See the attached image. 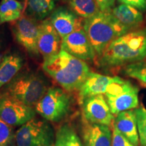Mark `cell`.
<instances>
[{
	"mask_svg": "<svg viewBox=\"0 0 146 146\" xmlns=\"http://www.w3.org/2000/svg\"><path fill=\"white\" fill-rule=\"evenodd\" d=\"M146 58V27L127 33L114 40L100 57V64L116 68Z\"/></svg>",
	"mask_w": 146,
	"mask_h": 146,
	"instance_id": "obj_1",
	"label": "cell"
},
{
	"mask_svg": "<svg viewBox=\"0 0 146 146\" xmlns=\"http://www.w3.org/2000/svg\"><path fill=\"white\" fill-rule=\"evenodd\" d=\"M43 68L60 86L68 91L79 90L91 72L84 60L61 50L44 60Z\"/></svg>",
	"mask_w": 146,
	"mask_h": 146,
	"instance_id": "obj_2",
	"label": "cell"
},
{
	"mask_svg": "<svg viewBox=\"0 0 146 146\" xmlns=\"http://www.w3.org/2000/svg\"><path fill=\"white\" fill-rule=\"evenodd\" d=\"M111 11H100L84 21V30L95 53L99 57L114 40L129 31L114 17Z\"/></svg>",
	"mask_w": 146,
	"mask_h": 146,
	"instance_id": "obj_3",
	"label": "cell"
},
{
	"mask_svg": "<svg viewBox=\"0 0 146 146\" xmlns=\"http://www.w3.org/2000/svg\"><path fill=\"white\" fill-rule=\"evenodd\" d=\"M48 89L46 82L41 76L30 72L16 75L1 92L33 108Z\"/></svg>",
	"mask_w": 146,
	"mask_h": 146,
	"instance_id": "obj_4",
	"label": "cell"
},
{
	"mask_svg": "<svg viewBox=\"0 0 146 146\" xmlns=\"http://www.w3.org/2000/svg\"><path fill=\"white\" fill-rule=\"evenodd\" d=\"M139 88L129 81L115 76L108 87L104 96L114 115L139 106Z\"/></svg>",
	"mask_w": 146,
	"mask_h": 146,
	"instance_id": "obj_5",
	"label": "cell"
},
{
	"mask_svg": "<svg viewBox=\"0 0 146 146\" xmlns=\"http://www.w3.org/2000/svg\"><path fill=\"white\" fill-rule=\"evenodd\" d=\"M54 142V129L45 119L34 117L15 133L16 146H52Z\"/></svg>",
	"mask_w": 146,
	"mask_h": 146,
	"instance_id": "obj_6",
	"label": "cell"
},
{
	"mask_svg": "<svg viewBox=\"0 0 146 146\" xmlns=\"http://www.w3.org/2000/svg\"><path fill=\"white\" fill-rule=\"evenodd\" d=\"M35 107L36 112L44 119L58 123L66 117L70 112V96L63 89L50 87Z\"/></svg>",
	"mask_w": 146,
	"mask_h": 146,
	"instance_id": "obj_7",
	"label": "cell"
},
{
	"mask_svg": "<svg viewBox=\"0 0 146 146\" xmlns=\"http://www.w3.org/2000/svg\"><path fill=\"white\" fill-rule=\"evenodd\" d=\"M35 110L0 92V118L12 127L23 125L35 116Z\"/></svg>",
	"mask_w": 146,
	"mask_h": 146,
	"instance_id": "obj_8",
	"label": "cell"
},
{
	"mask_svg": "<svg viewBox=\"0 0 146 146\" xmlns=\"http://www.w3.org/2000/svg\"><path fill=\"white\" fill-rule=\"evenodd\" d=\"M81 102L83 115L88 123L110 127L114 120V114L103 94L89 97Z\"/></svg>",
	"mask_w": 146,
	"mask_h": 146,
	"instance_id": "obj_9",
	"label": "cell"
},
{
	"mask_svg": "<svg viewBox=\"0 0 146 146\" xmlns=\"http://www.w3.org/2000/svg\"><path fill=\"white\" fill-rule=\"evenodd\" d=\"M36 20L29 17H22L18 20L14 28L16 41L29 53L34 56L40 54L38 49V39L40 24Z\"/></svg>",
	"mask_w": 146,
	"mask_h": 146,
	"instance_id": "obj_10",
	"label": "cell"
},
{
	"mask_svg": "<svg viewBox=\"0 0 146 146\" xmlns=\"http://www.w3.org/2000/svg\"><path fill=\"white\" fill-rule=\"evenodd\" d=\"M61 50L84 61L96 58V53L83 28L79 29L62 39Z\"/></svg>",
	"mask_w": 146,
	"mask_h": 146,
	"instance_id": "obj_11",
	"label": "cell"
},
{
	"mask_svg": "<svg viewBox=\"0 0 146 146\" xmlns=\"http://www.w3.org/2000/svg\"><path fill=\"white\" fill-rule=\"evenodd\" d=\"M62 39L50 19L45 20L39 25L38 49L44 60L58 54L61 48Z\"/></svg>",
	"mask_w": 146,
	"mask_h": 146,
	"instance_id": "obj_12",
	"label": "cell"
},
{
	"mask_svg": "<svg viewBox=\"0 0 146 146\" xmlns=\"http://www.w3.org/2000/svg\"><path fill=\"white\" fill-rule=\"evenodd\" d=\"M50 20L62 39L78 29L83 28L85 21L72 10L64 8L54 11Z\"/></svg>",
	"mask_w": 146,
	"mask_h": 146,
	"instance_id": "obj_13",
	"label": "cell"
},
{
	"mask_svg": "<svg viewBox=\"0 0 146 146\" xmlns=\"http://www.w3.org/2000/svg\"><path fill=\"white\" fill-rule=\"evenodd\" d=\"M83 146H112V134L110 127L86 121L83 128Z\"/></svg>",
	"mask_w": 146,
	"mask_h": 146,
	"instance_id": "obj_14",
	"label": "cell"
},
{
	"mask_svg": "<svg viewBox=\"0 0 146 146\" xmlns=\"http://www.w3.org/2000/svg\"><path fill=\"white\" fill-rule=\"evenodd\" d=\"M114 79L115 76L112 77L91 72L79 89L81 101L89 97L104 94L108 87Z\"/></svg>",
	"mask_w": 146,
	"mask_h": 146,
	"instance_id": "obj_15",
	"label": "cell"
},
{
	"mask_svg": "<svg viewBox=\"0 0 146 146\" xmlns=\"http://www.w3.org/2000/svg\"><path fill=\"white\" fill-rule=\"evenodd\" d=\"M114 127L133 145H139V138L134 110L123 111L116 115L114 120Z\"/></svg>",
	"mask_w": 146,
	"mask_h": 146,
	"instance_id": "obj_16",
	"label": "cell"
},
{
	"mask_svg": "<svg viewBox=\"0 0 146 146\" xmlns=\"http://www.w3.org/2000/svg\"><path fill=\"white\" fill-rule=\"evenodd\" d=\"M112 13L129 31L139 27L143 23L142 13L137 9L127 4H120L112 10Z\"/></svg>",
	"mask_w": 146,
	"mask_h": 146,
	"instance_id": "obj_17",
	"label": "cell"
},
{
	"mask_svg": "<svg viewBox=\"0 0 146 146\" xmlns=\"http://www.w3.org/2000/svg\"><path fill=\"white\" fill-rule=\"evenodd\" d=\"M23 66V58L17 54L3 56L0 62V89L8 84L17 75Z\"/></svg>",
	"mask_w": 146,
	"mask_h": 146,
	"instance_id": "obj_18",
	"label": "cell"
},
{
	"mask_svg": "<svg viewBox=\"0 0 146 146\" xmlns=\"http://www.w3.org/2000/svg\"><path fill=\"white\" fill-rule=\"evenodd\" d=\"M58 0H27V12L30 18L42 20L53 12Z\"/></svg>",
	"mask_w": 146,
	"mask_h": 146,
	"instance_id": "obj_19",
	"label": "cell"
},
{
	"mask_svg": "<svg viewBox=\"0 0 146 146\" xmlns=\"http://www.w3.org/2000/svg\"><path fill=\"white\" fill-rule=\"evenodd\" d=\"M23 3L17 0H2L0 3V25L18 21L21 17Z\"/></svg>",
	"mask_w": 146,
	"mask_h": 146,
	"instance_id": "obj_20",
	"label": "cell"
},
{
	"mask_svg": "<svg viewBox=\"0 0 146 146\" xmlns=\"http://www.w3.org/2000/svg\"><path fill=\"white\" fill-rule=\"evenodd\" d=\"M55 146H83L81 139L72 126H60L55 135Z\"/></svg>",
	"mask_w": 146,
	"mask_h": 146,
	"instance_id": "obj_21",
	"label": "cell"
},
{
	"mask_svg": "<svg viewBox=\"0 0 146 146\" xmlns=\"http://www.w3.org/2000/svg\"><path fill=\"white\" fill-rule=\"evenodd\" d=\"M70 10L83 19L94 16L100 12L95 0H65Z\"/></svg>",
	"mask_w": 146,
	"mask_h": 146,
	"instance_id": "obj_22",
	"label": "cell"
},
{
	"mask_svg": "<svg viewBox=\"0 0 146 146\" xmlns=\"http://www.w3.org/2000/svg\"><path fill=\"white\" fill-rule=\"evenodd\" d=\"M123 72L125 75L135 78L146 86V59L125 66Z\"/></svg>",
	"mask_w": 146,
	"mask_h": 146,
	"instance_id": "obj_23",
	"label": "cell"
},
{
	"mask_svg": "<svg viewBox=\"0 0 146 146\" xmlns=\"http://www.w3.org/2000/svg\"><path fill=\"white\" fill-rule=\"evenodd\" d=\"M141 146H146V109L143 107L134 110Z\"/></svg>",
	"mask_w": 146,
	"mask_h": 146,
	"instance_id": "obj_24",
	"label": "cell"
},
{
	"mask_svg": "<svg viewBox=\"0 0 146 146\" xmlns=\"http://www.w3.org/2000/svg\"><path fill=\"white\" fill-rule=\"evenodd\" d=\"M15 145V133L12 126L0 118V146Z\"/></svg>",
	"mask_w": 146,
	"mask_h": 146,
	"instance_id": "obj_25",
	"label": "cell"
},
{
	"mask_svg": "<svg viewBox=\"0 0 146 146\" xmlns=\"http://www.w3.org/2000/svg\"><path fill=\"white\" fill-rule=\"evenodd\" d=\"M112 146H136L129 141L116 127H113Z\"/></svg>",
	"mask_w": 146,
	"mask_h": 146,
	"instance_id": "obj_26",
	"label": "cell"
},
{
	"mask_svg": "<svg viewBox=\"0 0 146 146\" xmlns=\"http://www.w3.org/2000/svg\"><path fill=\"white\" fill-rule=\"evenodd\" d=\"M123 4L131 5L139 11L146 10V0H118Z\"/></svg>",
	"mask_w": 146,
	"mask_h": 146,
	"instance_id": "obj_27",
	"label": "cell"
},
{
	"mask_svg": "<svg viewBox=\"0 0 146 146\" xmlns=\"http://www.w3.org/2000/svg\"><path fill=\"white\" fill-rule=\"evenodd\" d=\"M100 11L102 12H106V11H111L114 8L115 4V0H95Z\"/></svg>",
	"mask_w": 146,
	"mask_h": 146,
	"instance_id": "obj_28",
	"label": "cell"
},
{
	"mask_svg": "<svg viewBox=\"0 0 146 146\" xmlns=\"http://www.w3.org/2000/svg\"><path fill=\"white\" fill-rule=\"evenodd\" d=\"M3 58V56H2V55L0 54V62H1V60H2Z\"/></svg>",
	"mask_w": 146,
	"mask_h": 146,
	"instance_id": "obj_29",
	"label": "cell"
},
{
	"mask_svg": "<svg viewBox=\"0 0 146 146\" xmlns=\"http://www.w3.org/2000/svg\"><path fill=\"white\" fill-rule=\"evenodd\" d=\"M1 41H0V48H1Z\"/></svg>",
	"mask_w": 146,
	"mask_h": 146,
	"instance_id": "obj_30",
	"label": "cell"
}]
</instances>
